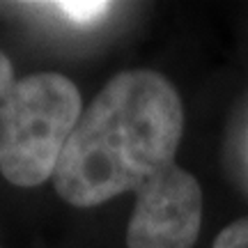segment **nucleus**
Wrapping results in <instances>:
<instances>
[{"label":"nucleus","instance_id":"obj_1","mask_svg":"<svg viewBox=\"0 0 248 248\" xmlns=\"http://www.w3.org/2000/svg\"><path fill=\"white\" fill-rule=\"evenodd\" d=\"M182 131V99L166 76L120 71L83 110L58 161L55 191L80 209L138 191L175 163Z\"/></svg>","mask_w":248,"mask_h":248},{"label":"nucleus","instance_id":"obj_2","mask_svg":"<svg viewBox=\"0 0 248 248\" xmlns=\"http://www.w3.org/2000/svg\"><path fill=\"white\" fill-rule=\"evenodd\" d=\"M83 101L76 83L55 71L18 78L0 104V175L21 188L53 179Z\"/></svg>","mask_w":248,"mask_h":248},{"label":"nucleus","instance_id":"obj_3","mask_svg":"<svg viewBox=\"0 0 248 248\" xmlns=\"http://www.w3.org/2000/svg\"><path fill=\"white\" fill-rule=\"evenodd\" d=\"M202 223L198 179L170 163L136 191L126 248H191Z\"/></svg>","mask_w":248,"mask_h":248},{"label":"nucleus","instance_id":"obj_4","mask_svg":"<svg viewBox=\"0 0 248 248\" xmlns=\"http://www.w3.org/2000/svg\"><path fill=\"white\" fill-rule=\"evenodd\" d=\"M42 9L53 12L55 16L69 21L74 26H94L97 21L110 12V2H97V0H62V2H42L37 5Z\"/></svg>","mask_w":248,"mask_h":248},{"label":"nucleus","instance_id":"obj_5","mask_svg":"<svg viewBox=\"0 0 248 248\" xmlns=\"http://www.w3.org/2000/svg\"><path fill=\"white\" fill-rule=\"evenodd\" d=\"M214 248H248V216L230 223L214 241Z\"/></svg>","mask_w":248,"mask_h":248},{"label":"nucleus","instance_id":"obj_6","mask_svg":"<svg viewBox=\"0 0 248 248\" xmlns=\"http://www.w3.org/2000/svg\"><path fill=\"white\" fill-rule=\"evenodd\" d=\"M16 83V76H14V64L7 55L0 51V104L5 101L7 92L12 90V85Z\"/></svg>","mask_w":248,"mask_h":248}]
</instances>
